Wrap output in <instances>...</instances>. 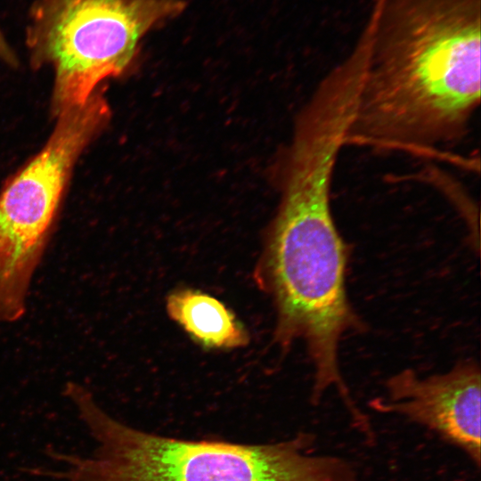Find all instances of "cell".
<instances>
[{"label": "cell", "mask_w": 481, "mask_h": 481, "mask_svg": "<svg viewBox=\"0 0 481 481\" xmlns=\"http://www.w3.org/2000/svg\"><path fill=\"white\" fill-rule=\"evenodd\" d=\"M167 312L200 346L233 349L249 337L235 314L217 298L192 289L174 290L167 298Z\"/></svg>", "instance_id": "cell-6"}, {"label": "cell", "mask_w": 481, "mask_h": 481, "mask_svg": "<svg viewBox=\"0 0 481 481\" xmlns=\"http://www.w3.org/2000/svg\"><path fill=\"white\" fill-rule=\"evenodd\" d=\"M63 395L97 443L89 457L46 450L61 469L35 477L65 481H360L352 465L314 455V437L300 433L265 444L192 441L148 433L108 414L85 386L66 382Z\"/></svg>", "instance_id": "cell-2"}, {"label": "cell", "mask_w": 481, "mask_h": 481, "mask_svg": "<svg viewBox=\"0 0 481 481\" xmlns=\"http://www.w3.org/2000/svg\"><path fill=\"white\" fill-rule=\"evenodd\" d=\"M110 118V106L97 89L84 103L56 117L45 145L0 192V322L25 316L30 283L52 239L75 165Z\"/></svg>", "instance_id": "cell-4"}, {"label": "cell", "mask_w": 481, "mask_h": 481, "mask_svg": "<svg viewBox=\"0 0 481 481\" xmlns=\"http://www.w3.org/2000/svg\"><path fill=\"white\" fill-rule=\"evenodd\" d=\"M183 0H36L26 45L33 68H52L54 118L123 73L141 39L179 15Z\"/></svg>", "instance_id": "cell-3"}, {"label": "cell", "mask_w": 481, "mask_h": 481, "mask_svg": "<svg viewBox=\"0 0 481 481\" xmlns=\"http://www.w3.org/2000/svg\"><path fill=\"white\" fill-rule=\"evenodd\" d=\"M346 144L432 154L469 133L481 99V0H376Z\"/></svg>", "instance_id": "cell-1"}, {"label": "cell", "mask_w": 481, "mask_h": 481, "mask_svg": "<svg viewBox=\"0 0 481 481\" xmlns=\"http://www.w3.org/2000/svg\"><path fill=\"white\" fill-rule=\"evenodd\" d=\"M0 61L11 67H17L19 63V59L15 52L10 46L9 43L7 42L1 29H0Z\"/></svg>", "instance_id": "cell-7"}, {"label": "cell", "mask_w": 481, "mask_h": 481, "mask_svg": "<svg viewBox=\"0 0 481 481\" xmlns=\"http://www.w3.org/2000/svg\"><path fill=\"white\" fill-rule=\"evenodd\" d=\"M387 397L370 406L379 413L402 416L436 434L465 452L477 468L481 460V380L474 362L427 378L405 369L386 382Z\"/></svg>", "instance_id": "cell-5"}]
</instances>
